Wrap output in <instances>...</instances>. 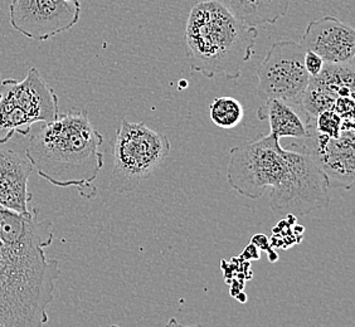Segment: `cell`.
<instances>
[{
    "mask_svg": "<svg viewBox=\"0 0 355 327\" xmlns=\"http://www.w3.org/2000/svg\"><path fill=\"white\" fill-rule=\"evenodd\" d=\"M164 327H202V325H191V326H187L184 324H182V322H179V321L175 319V317H173L171 320L168 321V324L165 325Z\"/></svg>",
    "mask_w": 355,
    "mask_h": 327,
    "instance_id": "e0dca14e",
    "label": "cell"
},
{
    "mask_svg": "<svg viewBox=\"0 0 355 327\" xmlns=\"http://www.w3.org/2000/svg\"><path fill=\"white\" fill-rule=\"evenodd\" d=\"M60 115L58 97L32 67L23 81L4 80L0 94V143L29 135L35 123H49Z\"/></svg>",
    "mask_w": 355,
    "mask_h": 327,
    "instance_id": "8992f818",
    "label": "cell"
},
{
    "mask_svg": "<svg viewBox=\"0 0 355 327\" xmlns=\"http://www.w3.org/2000/svg\"><path fill=\"white\" fill-rule=\"evenodd\" d=\"M347 125H354V123L344 121L333 109L321 112L311 123V126L316 132L328 137L339 136Z\"/></svg>",
    "mask_w": 355,
    "mask_h": 327,
    "instance_id": "9a60e30c",
    "label": "cell"
},
{
    "mask_svg": "<svg viewBox=\"0 0 355 327\" xmlns=\"http://www.w3.org/2000/svg\"><path fill=\"white\" fill-rule=\"evenodd\" d=\"M305 51L320 55L325 63H353L355 55V30L347 23L325 15L310 21L301 39Z\"/></svg>",
    "mask_w": 355,
    "mask_h": 327,
    "instance_id": "30bf717a",
    "label": "cell"
},
{
    "mask_svg": "<svg viewBox=\"0 0 355 327\" xmlns=\"http://www.w3.org/2000/svg\"><path fill=\"white\" fill-rule=\"evenodd\" d=\"M257 27L248 26L220 0H202L191 8L184 41L191 72L207 78L237 80L254 53Z\"/></svg>",
    "mask_w": 355,
    "mask_h": 327,
    "instance_id": "277c9868",
    "label": "cell"
},
{
    "mask_svg": "<svg viewBox=\"0 0 355 327\" xmlns=\"http://www.w3.org/2000/svg\"><path fill=\"white\" fill-rule=\"evenodd\" d=\"M33 165L27 157L13 150L0 149V206L8 211L27 215L32 194L28 182L33 173Z\"/></svg>",
    "mask_w": 355,
    "mask_h": 327,
    "instance_id": "8fae6325",
    "label": "cell"
},
{
    "mask_svg": "<svg viewBox=\"0 0 355 327\" xmlns=\"http://www.w3.org/2000/svg\"><path fill=\"white\" fill-rule=\"evenodd\" d=\"M301 150L306 152L328 179L330 188L353 189L355 184L354 125H347L338 137H328L310 127L301 139Z\"/></svg>",
    "mask_w": 355,
    "mask_h": 327,
    "instance_id": "9c48e42d",
    "label": "cell"
},
{
    "mask_svg": "<svg viewBox=\"0 0 355 327\" xmlns=\"http://www.w3.org/2000/svg\"><path fill=\"white\" fill-rule=\"evenodd\" d=\"M237 18L248 26L275 24L286 15L293 0H220Z\"/></svg>",
    "mask_w": 355,
    "mask_h": 327,
    "instance_id": "4fadbf2b",
    "label": "cell"
},
{
    "mask_svg": "<svg viewBox=\"0 0 355 327\" xmlns=\"http://www.w3.org/2000/svg\"><path fill=\"white\" fill-rule=\"evenodd\" d=\"M1 87H3V80H1V75H0V94H1Z\"/></svg>",
    "mask_w": 355,
    "mask_h": 327,
    "instance_id": "ac0fdd59",
    "label": "cell"
},
{
    "mask_svg": "<svg viewBox=\"0 0 355 327\" xmlns=\"http://www.w3.org/2000/svg\"><path fill=\"white\" fill-rule=\"evenodd\" d=\"M305 48L295 41L273 43L257 69L259 95L300 105L311 77L305 69Z\"/></svg>",
    "mask_w": 355,
    "mask_h": 327,
    "instance_id": "52a82bcc",
    "label": "cell"
},
{
    "mask_svg": "<svg viewBox=\"0 0 355 327\" xmlns=\"http://www.w3.org/2000/svg\"><path fill=\"white\" fill-rule=\"evenodd\" d=\"M257 116L261 121L270 123L273 136L281 140L282 137L305 139L310 134L311 125L306 118L295 111L290 103L275 98H267L265 103L257 109Z\"/></svg>",
    "mask_w": 355,
    "mask_h": 327,
    "instance_id": "7c38bea8",
    "label": "cell"
},
{
    "mask_svg": "<svg viewBox=\"0 0 355 327\" xmlns=\"http://www.w3.org/2000/svg\"><path fill=\"white\" fill-rule=\"evenodd\" d=\"M81 3L66 0H12L9 21L21 35L44 42L75 27L80 21Z\"/></svg>",
    "mask_w": 355,
    "mask_h": 327,
    "instance_id": "ba28073f",
    "label": "cell"
},
{
    "mask_svg": "<svg viewBox=\"0 0 355 327\" xmlns=\"http://www.w3.org/2000/svg\"><path fill=\"white\" fill-rule=\"evenodd\" d=\"M227 180L246 198H261L270 189L268 203L276 214L306 215L330 202L328 179L311 157L284 149L272 134L231 149Z\"/></svg>",
    "mask_w": 355,
    "mask_h": 327,
    "instance_id": "6da1fadb",
    "label": "cell"
},
{
    "mask_svg": "<svg viewBox=\"0 0 355 327\" xmlns=\"http://www.w3.org/2000/svg\"><path fill=\"white\" fill-rule=\"evenodd\" d=\"M55 238L49 220L9 238L0 222V327H44L60 266L44 249Z\"/></svg>",
    "mask_w": 355,
    "mask_h": 327,
    "instance_id": "7a4b0ae2",
    "label": "cell"
},
{
    "mask_svg": "<svg viewBox=\"0 0 355 327\" xmlns=\"http://www.w3.org/2000/svg\"><path fill=\"white\" fill-rule=\"evenodd\" d=\"M66 1H71V3H80V0H66Z\"/></svg>",
    "mask_w": 355,
    "mask_h": 327,
    "instance_id": "d6986e66",
    "label": "cell"
},
{
    "mask_svg": "<svg viewBox=\"0 0 355 327\" xmlns=\"http://www.w3.org/2000/svg\"><path fill=\"white\" fill-rule=\"evenodd\" d=\"M110 327H120V326H119V325H112V326H110Z\"/></svg>",
    "mask_w": 355,
    "mask_h": 327,
    "instance_id": "ffe728a7",
    "label": "cell"
},
{
    "mask_svg": "<svg viewBox=\"0 0 355 327\" xmlns=\"http://www.w3.org/2000/svg\"><path fill=\"white\" fill-rule=\"evenodd\" d=\"M103 137L94 129L87 111L60 114L31 137L26 157L38 175L58 188H76L94 199V185L103 166Z\"/></svg>",
    "mask_w": 355,
    "mask_h": 327,
    "instance_id": "3957f363",
    "label": "cell"
},
{
    "mask_svg": "<svg viewBox=\"0 0 355 327\" xmlns=\"http://www.w3.org/2000/svg\"><path fill=\"white\" fill-rule=\"evenodd\" d=\"M304 63H305V69L308 71L310 77H316V76L320 75L321 71L324 69V64H325V62L320 55H316L314 52H310V51L305 52Z\"/></svg>",
    "mask_w": 355,
    "mask_h": 327,
    "instance_id": "2e32d148",
    "label": "cell"
},
{
    "mask_svg": "<svg viewBox=\"0 0 355 327\" xmlns=\"http://www.w3.org/2000/svg\"><path fill=\"white\" fill-rule=\"evenodd\" d=\"M209 116L219 129H234L243 121L245 109L239 100L230 96H222L213 100L209 106Z\"/></svg>",
    "mask_w": 355,
    "mask_h": 327,
    "instance_id": "5bb4252c",
    "label": "cell"
},
{
    "mask_svg": "<svg viewBox=\"0 0 355 327\" xmlns=\"http://www.w3.org/2000/svg\"><path fill=\"white\" fill-rule=\"evenodd\" d=\"M169 154L171 141L164 134L144 123L123 120L112 143L114 166L110 191L116 194L137 191L164 163Z\"/></svg>",
    "mask_w": 355,
    "mask_h": 327,
    "instance_id": "5b68a950",
    "label": "cell"
}]
</instances>
